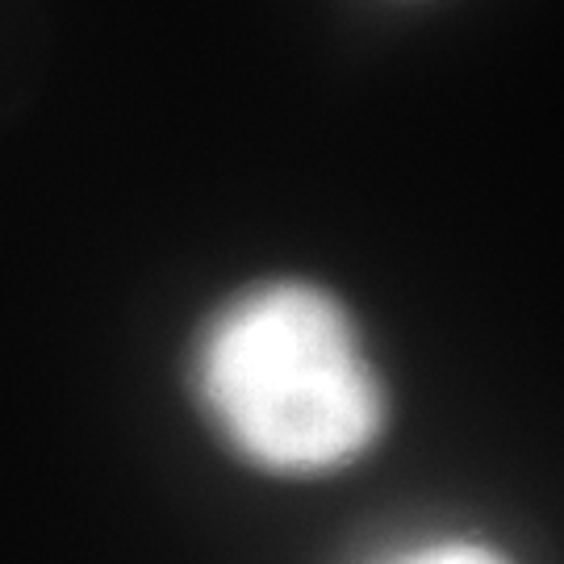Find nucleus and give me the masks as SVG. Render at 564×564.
<instances>
[{"instance_id": "2", "label": "nucleus", "mask_w": 564, "mask_h": 564, "mask_svg": "<svg viewBox=\"0 0 564 564\" xmlns=\"http://www.w3.org/2000/svg\"><path fill=\"white\" fill-rule=\"evenodd\" d=\"M384 564H506L498 552H489L481 544H431V547H414L405 556H393Z\"/></svg>"}, {"instance_id": "1", "label": "nucleus", "mask_w": 564, "mask_h": 564, "mask_svg": "<svg viewBox=\"0 0 564 564\" xmlns=\"http://www.w3.org/2000/svg\"><path fill=\"white\" fill-rule=\"evenodd\" d=\"M197 393L226 444L268 473L360 460L384 431V389L330 293L272 281L226 302L197 343Z\"/></svg>"}]
</instances>
